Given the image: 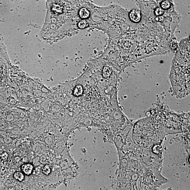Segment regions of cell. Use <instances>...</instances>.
Returning a JSON list of instances; mask_svg holds the SVG:
<instances>
[{
    "label": "cell",
    "mask_w": 190,
    "mask_h": 190,
    "mask_svg": "<svg viewBox=\"0 0 190 190\" xmlns=\"http://www.w3.org/2000/svg\"><path fill=\"white\" fill-rule=\"evenodd\" d=\"M166 135L163 126L152 117L139 120L133 126V143L142 148L151 149L161 145Z\"/></svg>",
    "instance_id": "3"
},
{
    "label": "cell",
    "mask_w": 190,
    "mask_h": 190,
    "mask_svg": "<svg viewBox=\"0 0 190 190\" xmlns=\"http://www.w3.org/2000/svg\"><path fill=\"white\" fill-rule=\"evenodd\" d=\"M41 172L40 168L39 167H36V168L33 169L32 171V173L34 175H38Z\"/></svg>",
    "instance_id": "13"
},
{
    "label": "cell",
    "mask_w": 190,
    "mask_h": 190,
    "mask_svg": "<svg viewBox=\"0 0 190 190\" xmlns=\"http://www.w3.org/2000/svg\"><path fill=\"white\" fill-rule=\"evenodd\" d=\"M82 88L81 86H77L75 87L74 90V94L75 95L78 96L79 95H81L82 93Z\"/></svg>",
    "instance_id": "12"
},
{
    "label": "cell",
    "mask_w": 190,
    "mask_h": 190,
    "mask_svg": "<svg viewBox=\"0 0 190 190\" xmlns=\"http://www.w3.org/2000/svg\"><path fill=\"white\" fill-rule=\"evenodd\" d=\"M1 160L3 161H6L8 159V154L6 152L1 154Z\"/></svg>",
    "instance_id": "14"
},
{
    "label": "cell",
    "mask_w": 190,
    "mask_h": 190,
    "mask_svg": "<svg viewBox=\"0 0 190 190\" xmlns=\"http://www.w3.org/2000/svg\"></svg>",
    "instance_id": "15"
},
{
    "label": "cell",
    "mask_w": 190,
    "mask_h": 190,
    "mask_svg": "<svg viewBox=\"0 0 190 190\" xmlns=\"http://www.w3.org/2000/svg\"><path fill=\"white\" fill-rule=\"evenodd\" d=\"M118 180L123 190H154L167 183L161 169L142 161L134 152H119Z\"/></svg>",
    "instance_id": "1"
},
{
    "label": "cell",
    "mask_w": 190,
    "mask_h": 190,
    "mask_svg": "<svg viewBox=\"0 0 190 190\" xmlns=\"http://www.w3.org/2000/svg\"><path fill=\"white\" fill-rule=\"evenodd\" d=\"M42 172L46 175H48L50 173L51 169L49 166L48 165H45L43 168L42 169Z\"/></svg>",
    "instance_id": "11"
},
{
    "label": "cell",
    "mask_w": 190,
    "mask_h": 190,
    "mask_svg": "<svg viewBox=\"0 0 190 190\" xmlns=\"http://www.w3.org/2000/svg\"><path fill=\"white\" fill-rule=\"evenodd\" d=\"M187 41L186 39L181 42L172 60L169 74L173 93L178 99L190 93V44L187 46L189 44V42L186 44Z\"/></svg>",
    "instance_id": "2"
},
{
    "label": "cell",
    "mask_w": 190,
    "mask_h": 190,
    "mask_svg": "<svg viewBox=\"0 0 190 190\" xmlns=\"http://www.w3.org/2000/svg\"><path fill=\"white\" fill-rule=\"evenodd\" d=\"M13 177L16 180L21 182L25 179V175L23 173L20 172H15L13 174Z\"/></svg>",
    "instance_id": "8"
},
{
    "label": "cell",
    "mask_w": 190,
    "mask_h": 190,
    "mask_svg": "<svg viewBox=\"0 0 190 190\" xmlns=\"http://www.w3.org/2000/svg\"><path fill=\"white\" fill-rule=\"evenodd\" d=\"M79 15L81 18L86 19L90 17V11L86 8H82L79 11Z\"/></svg>",
    "instance_id": "7"
},
{
    "label": "cell",
    "mask_w": 190,
    "mask_h": 190,
    "mask_svg": "<svg viewBox=\"0 0 190 190\" xmlns=\"http://www.w3.org/2000/svg\"><path fill=\"white\" fill-rule=\"evenodd\" d=\"M129 18L132 22L134 23H138L142 20L141 11L137 9H133L130 12Z\"/></svg>",
    "instance_id": "5"
},
{
    "label": "cell",
    "mask_w": 190,
    "mask_h": 190,
    "mask_svg": "<svg viewBox=\"0 0 190 190\" xmlns=\"http://www.w3.org/2000/svg\"><path fill=\"white\" fill-rule=\"evenodd\" d=\"M159 112L158 115L156 114L152 117L163 128L166 135L186 132L189 130V114H177L172 112L166 107V112Z\"/></svg>",
    "instance_id": "4"
},
{
    "label": "cell",
    "mask_w": 190,
    "mask_h": 190,
    "mask_svg": "<svg viewBox=\"0 0 190 190\" xmlns=\"http://www.w3.org/2000/svg\"><path fill=\"white\" fill-rule=\"evenodd\" d=\"M88 23L86 20H83L78 23V28L80 29H83L88 26Z\"/></svg>",
    "instance_id": "10"
},
{
    "label": "cell",
    "mask_w": 190,
    "mask_h": 190,
    "mask_svg": "<svg viewBox=\"0 0 190 190\" xmlns=\"http://www.w3.org/2000/svg\"><path fill=\"white\" fill-rule=\"evenodd\" d=\"M22 172L27 175H29L33 170V166L31 164H25L22 165Z\"/></svg>",
    "instance_id": "6"
},
{
    "label": "cell",
    "mask_w": 190,
    "mask_h": 190,
    "mask_svg": "<svg viewBox=\"0 0 190 190\" xmlns=\"http://www.w3.org/2000/svg\"><path fill=\"white\" fill-rule=\"evenodd\" d=\"M112 70L109 67H105L103 70V74L106 77H108L112 73Z\"/></svg>",
    "instance_id": "9"
}]
</instances>
